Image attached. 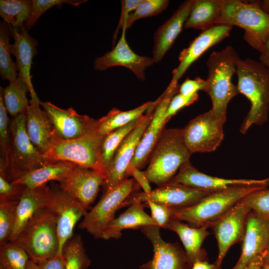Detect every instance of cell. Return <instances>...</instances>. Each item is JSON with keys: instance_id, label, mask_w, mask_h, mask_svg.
Segmentation results:
<instances>
[{"instance_id": "6da1fadb", "label": "cell", "mask_w": 269, "mask_h": 269, "mask_svg": "<svg viewBox=\"0 0 269 269\" xmlns=\"http://www.w3.org/2000/svg\"><path fill=\"white\" fill-rule=\"evenodd\" d=\"M236 74L239 93L244 95L251 104L240 129V132L245 134L253 125L261 126L268 120L269 69L260 61L249 58H240Z\"/></svg>"}, {"instance_id": "7a4b0ae2", "label": "cell", "mask_w": 269, "mask_h": 269, "mask_svg": "<svg viewBox=\"0 0 269 269\" xmlns=\"http://www.w3.org/2000/svg\"><path fill=\"white\" fill-rule=\"evenodd\" d=\"M240 59L234 48L227 46L221 50L212 52L206 61L208 76L205 92L211 100V110L215 116L225 121L229 103L239 94L232 77L236 73Z\"/></svg>"}, {"instance_id": "3957f363", "label": "cell", "mask_w": 269, "mask_h": 269, "mask_svg": "<svg viewBox=\"0 0 269 269\" xmlns=\"http://www.w3.org/2000/svg\"><path fill=\"white\" fill-rule=\"evenodd\" d=\"M191 155L182 129H164L150 154L145 173L150 182L160 186L170 182Z\"/></svg>"}, {"instance_id": "277c9868", "label": "cell", "mask_w": 269, "mask_h": 269, "mask_svg": "<svg viewBox=\"0 0 269 269\" xmlns=\"http://www.w3.org/2000/svg\"><path fill=\"white\" fill-rule=\"evenodd\" d=\"M9 131L7 163L0 175L12 182L46 162L44 154L34 146L27 134L25 112L12 117Z\"/></svg>"}, {"instance_id": "5b68a950", "label": "cell", "mask_w": 269, "mask_h": 269, "mask_svg": "<svg viewBox=\"0 0 269 269\" xmlns=\"http://www.w3.org/2000/svg\"><path fill=\"white\" fill-rule=\"evenodd\" d=\"M266 188L241 186L211 192L192 205L173 208L172 218L186 221L196 227H208L248 195Z\"/></svg>"}, {"instance_id": "8992f818", "label": "cell", "mask_w": 269, "mask_h": 269, "mask_svg": "<svg viewBox=\"0 0 269 269\" xmlns=\"http://www.w3.org/2000/svg\"><path fill=\"white\" fill-rule=\"evenodd\" d=\"M216 24L243 28L244 40L259 52L269 37V15L261 8L258 0H223Z\"/></svg>"}, {"instance_id": "52a82bcc", "label": "cell", "mask_w": 269, "mask_h": 269, "mask_svg": "<svg viewBox=\"0 0 269 269\" xmlns=\"http://www.w3.org/2000/svg\"><path fill=\"white\" fill-rule=\"evenodd\" d=\"M22 248L35 263L58 253L56 218L47 206L37 211L14 241Z\"/></svg>"}, {"instance_id": "ba28073f", "label": "cell", "mask_w": 269, "mask_h": 269, "mask_svg": "<svg viewBox=\"0 0 269 269\" xmlns=\"http://www.w3.org/2000/svg\"><path fill=\"white\" fill-rule=\"evenodd\" d=\"M105 136L96 126L85 135L72 140H59L44 154L46 164L68 162L98 171L105 178L101 165V152Z\"/></svg>"}, {"instance_id": "9c48e42d", "label": "cell", "mask_w": 269, "mask_h": 269, "mask_svg": "<svg viewBox=\"0 0 269 269\" xmlns=\"http://www.w3.org/2000/svg\"><path fill=\"white\" fill-rule=\"evenodd\" d=\"M139 187L134 178L126 179L104 192L98 203L85 215L79 228L85 230L95 239H102L108 224L115 218L116 211L123 208L126 200Z\"/></svg>"}, {"instance_id": "30bf717a", "label": "cell", "mask_w": 269, "mask_h": 269, "mask_svg": "<svg viewBox=\"0 0 269 269\" xmlns=\"http://www.w3.org/2000/svg\"><path fill=\"white\" fill-rule=\"evenodd\" d=\"M225 122L217 118L211 109L192 119L182 129L183 138L190 153L215 151L223 139Z\"/></svg>"}, {"instance_id": "8fae6325", "label": "cell", "mask_w": 269, "mask_h": 269, "mask_svg": "<svg viewBox=\"0 0 269 269\" xmlns=\"http://www.w3.org/2000/svg\"><path fill=\"white\" fill-rule=\"evenodd\" d=\"M251 211L242 199L210 225L214 232L218 245V257L214 264L216 269L220 267L230 247L243 241L247 218Z\"/></svg>"}, {"instance_id": "7c38bea8", "label": "cell", "mask_w": 269, "mask_h": 269, "mask_svg": "<svg viewBox=\"0 0 269 269\" xmlns=\"http://www.w3.org/2000/svg\"><path fill=\"white\" fill-rule=\"evenodd\" d=\"M179 87L178 82L171 81L164 92L155 101L150 121L129 167H135L140 169L149 160L150 154L167 122L166 113L168 105L173 96L178 93Z\"/></svg>"}, {"instance_id": "4fadbf2b", "label": "cell", "mask_w": 269, "mask_h": 269, "mask_svg": "<svg viewBox=\"0 0 269 269\" xmlns=\"http://www.w3.org/2000/svg\"><path fill=\"white\" fill-rule=\"evenodd\" d=\"M154 105L153 102L142 121L127 136L116 150L106 171L103 184L104 192L111 190L127 179V170L150 121Z\"/></svg>"}, {"instance_id": "5bb4252c", "label": "cell", "mask_w": 269, "mask_h": 269, "mask_svg": "<svg viewBox=\"0 0 269 269\" xmlns=\"http://www.w3.org/2000/svg\"><path fill=\"white\" fill-rule=\"evenodd\" d=\"M50 187L51 195L47 207L54 214L57 224L59 249L58 254H63L67 241L73 235L74 228L87 212L78 202L63 191L59 185Z\"/></svg>"}, {"instance_id": "9a60e30c", "label": "cell", "mask_w": 269, "mask_h": 269, "mask_svg": "<svg viewBox=\"0 0 269 269\" xmlns=\"http://www.w3.org/2000/svg\"><path fill=\"white\" fill-rule=\"evenodd\" d=\"M211 192L188 187L170 181L160 186L148 193L134 192L123 204L129 206L133 202L139 200L144 203L147 200L173 208H183L192 205Z\"/></svg>"}, {"instance_id": "2e32d148", "label": "cell", "mask_w": 269, "mask_h": 269, "mask_svg": "<svg viewBox=\"0 0 269 269\" xmlns=\"http://www.w3.org/2000/svg\"><path fill=\"white\" fill-rule=\"evenodd\" d=\"M170 181L209 192L241 186H269V178L256 180L227 179L210 176L198 171L192 166L190 160L182 165Z\"/></svg>"}, {"instance_id": "e0dca14e", "label": "cell", "mask_w": 269, "mask_h": 269, "mask_svg": "<svg viewBox=\"0 0 269 269\" xmlns=\"http://www.w3.org/2000/svg\"><path fill=\"white\" fill-rule=\"evenodd\" d=\"M105 178L98 171L75 165L59 182L61 189L86 210L95 200Z\"/></svg>"}, {"instance_id": "ac0fdd59", "label": "cell", "mask_w": 269, "mask_h": 269, "mask_svg": "<svg viewBox=\"0 0 269 269\" xmlns=\"http://www.w3.org/2000/svg\"><path fill=\"white\" fill-rule=\"evenodd\" d=\"M160 228L158 226H147L140 229L151 242L153 247L152 258L144 264L145 269H188V266L191 267L185 252L177 243L167 242L163 240Z\"/></svg>"}, {"instance_id": "d6986e66", "label": "cell", "mask_w": 269, "mask_h": 269, "mask_svg": "<svg viewBox=\"0 0 269 269\" xmlns=\"http://www.w3.org/2000/svg\"><path fill=\"white\" fill-rule=\"evenodd\" d=\"M126 30L122 29L121 37L112 50L95 60L94 68L104 71L112 67L123 66L131 70L137 79L143 81L145 70L154 62L152 57L139 55L131 49L126 40Z\"/></svg>"}, {"instance_id": "ffe728a7", "label": "cell", "mask_w": 269, "mask_h": 269, "mask_svg": "<svg viewBox=\"0 0 269 269\" xmlns=\"http://www.w3.org/2000/svg\"><path fill=\"white\" fill-rule=\"evenodd\" d=\"M61 140L79 138L88 133L97 124V120L77 113L73 108L63 109L49 102L40 103Z\"/></svg>"}, {"instance_id": "44dd1931", "label": "cell", "mask_w": 269, "mask_h": 269, "mask_svg": "<svg viewBox=\"0 0 269 269\" xmlns=\"http://www.w3.org/2000/svg\"><path fill=\"white\" fill-rule=\"evenodd\" d=\"M232 26L216 24L202 31L188 46L183 49L178 56L179 64L173 72L171 81L178 82L188 68L210 48L230 35Z\"/></svg>"}, {"instance_id": "7402d4cb", "label": "cell", "mask_w": 269, "mask_h": 269, "mask_svg": "<svg viewBox=\"0 0 269 269\" xmlns=\"http://www.w3.org/2000/svg\"><path fill=\"white\" fill-rule=\"evenodd\" d=\"M242 241L241 256L233 269H245L256 256L266 251L269 246V218L251 211Z\"/></svg>"}, {"instance_id": "603a6c76", "label": "cell", "mask_w": 269, "mask_h": 269, "mask_svg": "<svg viewBox=\"0 0 269 269\" xmlns=\"http://www.w3.org/2000/svg\"><path fill=\"white\" fill-rule=\"evenodd\" d=\"M31 99L25 110L27 134L35 147L43 154L60 140L48 116L40 103Z\"/></svg>"}, {"instance_id": "cb8c5ba5", "label": "cell", "mask_w": 269, "mask_h": 269, "mask_svg": "<svg viewBox=\"0 0 269 269\" xmlns=\"http://www.w3.org/2000/svg\"><path fill=\"white\" fill-rule=\"evenodd\" d=\"M193 1L188 0L183 2L155 32L152 57L154 63L162 60L182 31Z\"/></svg>"}, {"instance_id": "d4e9b609", "label": "cell", "mask_w": 269, "mask_h": 269, "mask_svg": "<svg viewBox=\"0 0 269 269\" xmlns=\"http://www.w3.org/2000/svg\"><path fill=\"white\" fill-rule=\"evenodd\" d=\"M9 27L14 40V43L10 45V52L15 57L18 73L28 85L31 99L41 102L33 87L30 73L33 58L37 53V41L24 28L18 29L10 26Z\"/></svg>"}, {"instance_id": "484cf974", "label": "cell", "mask_w": 269, "mask_h": 269, "mask_svg": "<svg viewBox=\"0 0 269 269\" xmlns=\"http://www.w3.org/2000/svg\"><path fill=\"white\" fill-rule=\"evenodd\" d=\"M50 195V187L46 184L37 188L25 189L18 201L15 223L9 242L15 240L37 211L47 206Z\"/></svg>"}, {"instance_id": "4316f807", "label": "cell", "mask_w": 269, "mask_h": 269, "mask_svg": "<svg viewBox=\"0 0 269 269\" xmlns=\"http://www.w3.org/2000/svg\"><path fill=\"white\" fill-rule=\"evenodd\" d=\"M145 206L139 200L133 202L125 212L108 224L102 239H118L122 236V231L125 229H140L147 226H158L151 216L145 212Z\"/></svg>"}, {"instance_id": "83f0119b", "label": "cell", "mask_w": 269, "mask_h": 269, "mask_svg": "<svg viewBox=\"0 0 269 269\" xmlns=\"http://www.w3.org/2000/svg\"><path fill=\"white\" fill-rule=\"evenodd\" d=\"M206 226L192 227L181 221L171 219L166 228L175 232L179 236L185 249L186 256L190 265L192 266L197 260H203L202 244L209 235Z\"/></svg>"}, {"instance_id": "f1b7e54d", "label": "cell", "mask_w": 269, "mask_h": 269, "mask_svg": "<svg viewBox=\"0 0 269 269\" xmlns=\"http://www.w3.org/2000/svg\"><path fill=\"white\" fill-rule=\"evenodd\" d=\"M75 165L64 161L48 163L32 170L12 183L28 188H35L45 185L49 181L59 182Z\"/></svg>"}, {"instance_id": "f546056e", "label": "cell", "mask_w": 269, "mask_h": 269, "mask_svg": "<svg viewBox=\"0 0 269 269\" xmlns=\"http://www.w3.org/2000/svg\"><path fill=\"white\" fill-rule=\"evenodd\" d=\"M223 0H194L184 28L202 31L216 24Z\"/></svg>"}, {"instance_id": "4dcf8cb0", "label": "cell", "mask_w": 269, "mask_h": 269, "mask_svg": "<svg viewBox=\"0 0 269 269\" xmlns=\"http://www.w3.org/2000/svg\"><path fill=\"white\" fill-rule=\"evenodd\" d=\"M154 102H147L142 105L126 111L113 108L97 122L98 132L105 136L111 132L125 126L145 115Z\"/></svg>"}, {"instance_id": "1f68e13d", "label": "cell", "mask_w": 269, "mask_h": 269, "mask_svg": "<svg viewBox=\"0 0 269 269\" xmlns=\"http://www.w3.org/2000/svg\"><path fill=\"white\" fill-rule=\"evenodd\" d=\"M29 92L28 85L18 73L16 79L3 88V98L6 109L12 117L25 112L29 104L26 94Z\"/></svg>"}, {"instance_id": "d6a6232c", "label": "cell", "mask_w": 269, "mask_h": 269, "mask_svg": "<svg viewBox=\"0 0 269 269\" xmlns=\"http://www.w3.org/2000/svg\"><path fill=\"white\" fill-rule=\"evenodd\" d=\"M31 5V0H0V15L8 25L22 29L29 17Z\"/></svg>"}, {"instance_id": "836d02e7", "label": "cell", "mask_w": 269, "mask_h": 269, "mask_svg": "<svg viewBox=\"0 0 269 269\" xmlns=\"http://www.w3.org/2000/svg\"><path fill=\"white\" fill-rule=\"evenodd\" d=\"M145 115L105 136L101 152V165L105 176L107 168L119 146L127 136L142 121ZM105 180V179H104Z\"/></svg>"}, {"instance_id": "e575fe53", "label": "cell", "mask_w": 269, "mask_h": 269, "mask_svg": "<svg viewBox=\"0 0 269 269\" xmlns=\"http://www.w3.org/2000/svg\"><path fill=\"white\" fill-rule=\"evenodd\" d=\"M65 258V269H87L91 261L84 248L81 236L73 235L65 243L63 249Z\"/></svg>"}, {"instance_id": "d590c367", "label": "cell", "mask_w": 269, "mask_h": 269, "mask_svg": "<svg viewBox=\"0 0 269 269\" xmlns=\"http://www.w3.org/2000/svg\"><path fill=\"white\" fill-rule=\"evenodd\" d=\"M10 29L4 22L0 25V75L2 80L9 82L15 80L17 76L15 63L11 59L9 43Z\"/></svg>"}, {"instance_id": "8d00e7d4", "label": "cell", "mask_w": 269, "mask_h": 269, "mask_svg": "<svg viewBox=\"0 0 269 269\" xmlns=\"http://www.w3.org/2000/svg\"><path fill=\"white\" fill-rule=\"evenodd\" d=\"M30 260L24 250L14 242L0 247V269H27Z\"/></svg>"}, {"instance_id": "74e56055", "label": "cell", "mask_w": 269, "mask_h": 269, "mask_svg": "<svg viewBox=\"0 0 269 269\" xmlns=\"http://www.w3.org/2000/svg\"><path fill=\"white\" fill-rule=\"evenodd\" d=\"M18 201H0V247L10 241L14 229Z\"/></svg>"}, {"instance_id": "f35d334b", "label": "cell", "mask_w": 269, "mask_h": 269, "mask_svg": "<svg viewBox=\"0 0 269 269\" xmlns=\"http://www.w3.org/2000/svg\"><path fill=\"white\" fill-rule=\"evenodd\" d=\"M169 3L168 0H141L130 13L123 28L127 30L137 20L160 14L166 9Z\"/></svg>"}, {"instance_id": "ab89813d", "label": "cell", "mask_w": 269, "mask_h": 269, "mask_svg": "<svg viewBox=\"0 0 269 269\" xmlns=\"http://www.w3.org/2000/svg\"><path fill=\"white\" fill-rule=\"evenodd\" d=\"M86 1L87 0H32L31 12L24 24V28L28 31L45 12L53 6L63 4L78 6Z\"/></svg>"}, {"instance_id": "60d3db41", "label": "cell", "mask_w": 269, "mask_h": 269, "mask_svg": "<svg viewBox=\"0 0 269 269\" xmlns=\"http://www.w3.org/2000/svg\"><path fill=\"white\" fill-rule=\"evenodd\" d=\"M7 111L3 98V88L0 87V171L6 164L9 140V124Z\"/></svg>"}, {"instance_id": "b9f144b4", "label": "cell", "mask_w": 269, "mask_h": 269, "mask_svg": "<svg viewBox=\"0 0 269 269\" xmlns=\"http://www.w3.org/2000/svg\"><path fill=\"white\" fill-rule=\"evenodd\" d=\"M257 214L269 218V189H262L253 192L243 199Z\"/></svg>"}, {"instance_id": "7bdbcfd3", "label": "cell", "mask_w": 269, "mask_h": 269, "mask_svg": "<svg viewBox=\"0 0 269 269\" xmlns=\"http://www.w3.org/2000/svg\"><path fill=\"white\" fill-rule=\"evenodd\" d=\"M150 210L151 217L160 228L166 229L171 219H173V208L157 204L149 200L144 202Z\"/></svg>"}, {"instance_id": "ee69618b", "label": "cell", "mask_w": 269, "mask_h": 269, "mask_svg": "<svg viewBox=\"0 0 269 269\" xmlns=\"http://www.w3.org/2000/svg\"><path fill=\"white\" fill-rule=\"evenodd\" d=\"M26 187L10 182L0 175V201H18Z\"/></svg>"}, {"instance_id": "f6af8a7d", "label": "cell", "mask_w": 269, "mask_h": 269, "mask_svg": "<svg viewBox=\"0 0 269 269\" xmlns=\"http://www.w3.org/2000/svg\"><path fill=\"white\" fill-rule=\"evenodd\" d=\"M198 97V94L190 96H184L178 93L176 94L171 100L167 109L166 113L167 122L180 109L197 101Z\"/></svg>"}, {"instance_id": "bcb514c9", "label": "cell", "mask_w": 269, "mask_h": 269, "mask_svg": "<svg viewBox=\"0 0 269 269\" xmlns=\"http://www.w3.org/2000/svg\"><path fill=\"white\" fill-rule=\"evenodd\" d=\"M206 86V80L199 77L194 79L187 78L179 85L178 93L187 96H192L198 94L199 91L205 92Z\"/></svg>"}, {"instance_id": "7dc6e473", "label": "cell", "mask_w": 269, "mask_h": 269, "mask_svg": "<svg viewBox=\"0 0 269 269\" xmlns=\"http://www.w3.org/2000/svg\"><path fill=\"white\" fill-rule=\"evenodd\" d=\"M141 0H121V12L117 27L113 36V44L115 42L118 33L121 29H123L125 22L130 14L137 6Z\"/></svg>"}, {"instance_id": "c3c4849f", "label": "cell", "mask_w": 269, "mask_h": 269, "mask_svg": "<svg viewBox=\"0 0 269 269\" xmlns=\"http://www.w3.org/2000/svg\"><path fill=\"white\" fill-rule=\"evenodd\" d=\"M127 175L132 176L142 189L143 192L146 194L150 193L152 190L150 182L148 179L144 171L135 167H129Z\"/></svg>"}, {"instance_id": "681fc988", "label": "cell", "mask_w": 269, "mask_h": 269, "mask_svg": "<svg viewBox=\"0 0 269 269\" xmlns=\"http://www.w3.org/2000/svg\"><path fill=\"white\" fill-rule=\"evenodd\" d=\"M36 264L39 269H65V258L63 254L57 253Z\"/></svg>"}, {"instance_id": "f907efd6", "label": "cell", "mask_w": 269, "mask_h": 269, "mask_svg": "<svg viewBox=\"0 0 269 269\" xmlns=\"http://www.w3.org/2000/svg\"><path fill=\"white\" fill-rule=\"evenodd\" d=\"M266 251L256 256L245 269H262L264 265Z\"/></svg>"}, {"instance_id": "816d5d0a", "label": "cell", "mask_w": 269, "mask_h": 269, "mask_svg": "<svg viewBox=\"0 0 269 269\" xmlns=\"http://www.w3.org/2000/svg\"><path fill=\"white\" fill-rule=\"evenodd\" d=\"M260 52V62L269 69V37Z\"/></svg>"}, {"instance_id": "f5cc1de1", "label": "cell", "mask_w": 269, "mask_h": 269, "mask_svg": "<svg viewBox=\"0 0 269 269\" xmlns=\"http://www.w3.org/2000/svg\"><path fill=\"white\" fill-rule=\"evenodd\" d=\"M191 269H216L215 265L203 260H197L192 266Z\"/></svg>"}, {"instance_id": "db71d44e", "label": "cell", "mask_w": 269, "mask_h": 269, "mask_svg": "<svg viewBox=\"0 0 269 269\" xmlns=\"http://www.w3.org/2000/svg\"><path fill=\"white\" fill-rule=\"evenodd\" d=\"M261 8L269 15V0H258Z\"/></svg>"}, {"instance_id": "11a10c76", "label": "cell", "mask_w": 269, "mask_h": 269, "mask_svg": "<svg viewBox=\"0 0 269 269\" xmlns=\"http://www.w3.org/2000/svg\"><path fill=\"white\" fill-rule=\"evenodd\" d=\"M27 269H39V268L35 263L30 260L28 264Z\"/></svg>"}, {"instance_id": "9f6ffc18", "label": "cell", "mask_w": 269, "mask_h": 269, "mask_svg": "<svg viewBox=\"0 0 269 269\" xmlns=\"http://www.w3.org/2000/svg\"><path fill=\"white\" fill-rule=\"evenodd\" d=\"M269 264V246L266 250L264 265Z\"/></svg>"}, {"instance_id": "6f0895ef", "label": "cell", "mask_w": 269, "mask_h": 269, "mask_svg": "<svg viewBox=\"0 0 269 269\" xmlns=\"http://www.w3.org/2000/svg\"><path fill=\"white\" fill-rule=\"evenodd\" d=\"M262 269H269V264L264 265Z\"/></svg>"}, {"instance_id": "680465c9", "label": "cell", "mask_w": 269, "mask_h": 269, "mask_svg": "<svg viewBox=\"0 0 269 269\" xmlns=\"http://www.w3.org/2000/svg\"><path fill=\"white\" fill-rule=\"evenodd\" d=\"M139 269H146L144 264H143L141 266H140Z\"/></svg>"}]
</instances>
